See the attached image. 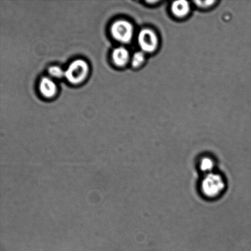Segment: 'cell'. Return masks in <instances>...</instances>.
<instances>
[{"mask_svg":"<svg viewBox=\"0 0 251 251\" xmlns=\"http://www.w3.org/2000/svg\"><path fill=\"white\" fill-rule=\"evenodd\" d=\"M49 73L51 76L55 78H61L65 75V71L58 66H53L49 68Z\"/></svg>","mask_w":251,"mask_h":251,"instance_id":"10","label":"cell"},{"mask_svg":"<svg viewBox=\"0 0 251 251\" xmlns=\"http://www.w3.org/2000/svg\"><path fill=\"white\" fill-rule=\"evenodd\" d=\"M215 1H196L195 3L199 6L208 7L213 4Z\"/></svg>","mask_w":251,"mask_h":251,"instance_id":"11","label":"cell"},{"mask_svg":"<svg viewBox=\"0 0 251 251\" xmlns=\"http://www.w3.org/2000/svg\"><path fill=\"white\" fill-rule=\"evenodd\" d=\"M129 58V51L124 47L115 49L112 53V59L117 66H124Z\"/></svg>","mask_w":251,"mask_h":251,"instance_id":"6","label":"cell"},{"mask_svg":"<svg viewBox=\"0 0 251 251\" xmlns=\"http://www.w3.org/2000/svg\"><path fill=\"white\" fill-rule=\"evenodd\" d=\"M145 54L142 51H137L133 55L132 59V66L133 67H139L145 61Z\"/></svg>","mask_w":251,"mask_h":251,"instance_id":"9","label":"cell"},{"mask_svg":"<svg viewBox=\"0 0 251 251\" xmlns=\"http://www.w3.org/2000/svg\"><path fill=\"white\" fill-rule=\"evenodd\" d=\"M138 43L143 51L152 52L156 50L157 46L156 34L151 29H142L138 36Z\"/></svg>","mask_w":251,"mask_h":251,"instance_id":"4","label":"cell"},{"mask_svg":"<svg viewBox=\"0 0 251 251\" xmlns=\"http://www.w3.org/2000/svg\"><path fill=\"white\" fill-rule=\"evenodd\" d=\"M190 6L188 1H174L172 5V11L175 16L182 17L186 16L189 12Z\"/></svg>","mask_w":251,"mask_h":251,"instance_id":"7","label":"cell"},{"mask_svg":"<svg viewBox=\"0 0 251 251\" xmlns=\"http://www.w3.org/2000/svg\"><path fill=\"white\" fill-rule=\"evenodd\" d=\"M88 66L83 60H76L65 71V77L69 82L77 84L82 82L87 75Z\"/></svg>","mask_w":251,"mask_h":251,"instance_id":"2","label":"cell"},{"mask_svg":"<svg viewBox=\"0 0 251 251\" xmlns=\"http://www.w3.org/2000/svg\"><path fill=\"white\" fill-rule=\"evenodd\" d=\"M226 182L220 174H206L201 181V190L203 195L208 199H215L220 197L226 189Z\"/></svg>","mask_w":251,"mask_h":251,"instance_id":"1","label":"cell"},{"mask_svg":"<svg viewBox=\"0 0 251 251\" xmlns=\"http://www.w3.org/2000/svg\"><path fill=\"white\" fill-rule=\"evenodd\" d=\"M133 31L132 24L125 20L115 22L110 28L112 36L122 43H129L133 36Z\"/></svg>","mask_w":251,"mask_h":251,"instance_id":"3","label":"cell"},{"mask_svg":"<svg viewBox=\"0 0 251 251\" xmlns=\"http://www.w3.org/2000/svg\"><path fill=\"white\" fill-rule=\"evenodd\" d=\"M216 164L215 161L211 157L205 156L201 159L199 162V168L201 171L205 173L208 174L212 173L214 169H215Z\"/></svg>","mask_w":251,"mask_h":251,"instance_id":"8","label":"cell"},{"mask_svg":"<svg viewBox=\"0 0 251 251\" xmlns=\"http://www.w3.org/2000/svg\"><path fill=\"white\" fill-rule=\"evenodd\" d=\"M39 90L44 97L51 98L55 95L57 88L55 83L50 78L43 77L39 83Z\"/></svg>","mask_w":251,"mask_h":251,"instance_id":"5","label":"cell"}]
</instances>
